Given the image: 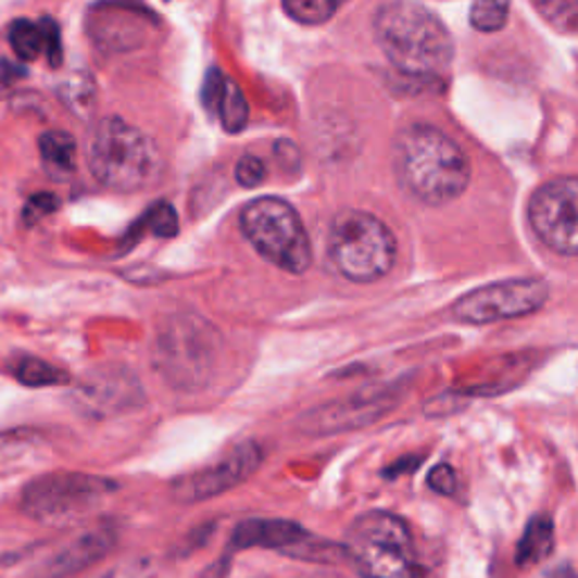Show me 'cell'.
<instances>
[{
  "label": "cell",
  "mask_w": 578,
  "mask_h": 578,
  "mask_svg": "<svg viewBox=\"0 0 578 578\" xmlns=\"http://www.w3.org/2000/svg\"><path fill=\"white\" fill-rule=\"evenodd\" d=\"M554 549V523L552 517L536 515L527 525L523 538L515 549V563L517 567H531L544 561Z\"/></svg>",
  "instance_id": "17"
},
{
  "label": "cell",
  "mask_w": 578,
  "mask_h": 578,
  "mask_svg": "<svg viewBox=\"0 0 578 578\" xmlns=\"http://www.w3.org/2000/svg\"><path fill=\"white\" fill-rule=\"evenodd\" d=\"M201 102L206 111L217 115L224 131L240 134L249 123V104L240 86L219 73V68H211L204 86H201Z\"/></svg>",
  "instance_id": "16"
},
{
  "label": "cell",
  "mask_w": 578,
  "mask_h": 578,
  "mask_svg": "<svg viewBox=\"0 0 578 578\" xmlns=\"http://www.w3.org/2000/svg\"><path fill=\"white\" fill-rule=\"evenodd\" d=\"M328 255L343 278L375 282L393 269L398 244L380 217L364 211H343L330 224Z\"/></svg>",
  "instance_id": "6"
},
{
  "label": "cell",
  "mask_w": 578,
  "mask_h": 578,
  "mask_svg": "<svg viewBox=\"0 0 578 578\" xmlns=\"http://www.w3.org/2000/svg\"><path fill=\"white\" fill-rule=\"evenodd\" d=\"M118 540V531L109 525H98L68 540L46 565V578H66L102 561Z\"/></svg>",
  "instance_id": "13"
},
{
  "label": "cell",
  "mask_w": 578,
  "mask_h": 578,
  "mask_svg": "<svg viewBox=\"0 0 578 578\" xmlns=\"http://www.w3.org/2000/svg\"><path fill=\"white\" fill-rule=\"evenodd\" d=\"M343 554L362 578H425L404 519L387 511L360 515L343 536Z\"/></svg>",
  "instance_id": "4"
},
{
  "label": "cell",
  "mask_w": 578,
  "mask_h": 578,
  "mask_svg": "<svg viewBox=\"0 0 578 578\" xmlns=\"http://www.w3.org/2000/svg\"><path fill=\"white\" fill-rule=\"evenodd\" d=\"M93 578H156V565L150 558H129L113 563Z\"/></svg>",
  "instance_id": "25"
},
{
  "label": "cell",
  "mask_w": 578,
  "mask_h": 578,
  "mask_svg": "<svg viewBox=\"0 0 578 578\" xmlns=\"http://www.w3.org/2000/svg\"><path fill=\"white\" fill-rule=\"evenodd\" d=\"M142 224H148L152 234L161 236V238L177 236V230H179L177 213L167 204V201H159L156 206H152L148 213H144Z\"/></svg>",
  "instance_id": "24"
},
{
  "label": "cell",
  "mask_w": 578,
  "mask_h": 578,
  "mask_svg": "<svg viewBox=\"0 0 578 578\" xmlns=\"http://www.w3.org/2000/svg\"><path fill=\"white\" fill-rule=\"evenodd\" d=\"M508 3H495V0H479L470 8V25L479 33H498L508 21Z\"/></svg>",
  "instance_id": "23"
},
{
  "label": "cell",
  "mask_w": 578,
  "mask_h": 578,
  "mask_svg": "<svg viewBox=\"0 0 578 578\" xmlns=\"http://www.w3.org/2000/svg\"><path fill=\"white\" fill-rule=\"evenodd\" d=\"M312 533L305 531L301 525L292 523V519H244L234 531V540H230V549H274L278 554L292 556L297 549L310 538Z\"/></svg>",
  "instance_id": "15"
},
{
  "label": "cell",
  "mask_w": 578,
  "mask_h": 578,
  "mask_svg": "<svg viewBox=\"0 0 578 578\" xmlns=\"http://www.w3.org/2000/svg\"><path fill=\"white\" fill-rule=\"evenodd\" d=\"M43 30H46V56L52 68H60L64 60V46L60 37V25H56L50 16H43Z\"/></svg>",
  "instance_id": "28"
},
{
  "label": "cell",
  "mask_w": 578,
  "mask_h": 578,
  "mask_svg": "<svg viewBox=\"0 0 578 578\" xmlns=\"http://www.w3.org/2000/svg\"><path fill=\"white\" fill-rule=\"evenodd\" d=\"M86 161L98 184L115 192H138L159 184L163 156L156 142L123 118H102L86 144Z\"/></svg>",
  "instance_id": "3"
},
{
  "label": "cell",
  "mask_w": 578,
  "mask_h": 578,
  "mask_svg": "<svg viewBox=\"0 0 578 578\" xmlns=\"http://www.w3.org/2000/svg\"><path fill=\"white\" fill-rule=\"evenodd\" d=\"M549 299V287L540 278H511L477 287L452 305V316L461 324L483 326L542 310Z\"/></svg>",
  "instance_id": "9"
},
{
  "label": "cell",
  "mask_w": 578,
  "mask_h": 578,
  "mask_svg": "<svg viewBox=\"0 0 578 578\" xmlns=\"http://www.w3.org/2000/svg\"><path fill=\"white\" fill-rule=\"evenodd\" d=\"M263 450L257 443L244 441L236 445L215 464L188 473L172 483V498L181 504H197L213 500L244 483L263 464Z\"/></svg>",
  "instance_id": "11"
},
{
  "label": "cell",
  "mask_w": 578,
  "mask_h": 578,
  "mask_svg": "<svg viewBox=\"0 0 578 578\" xmlns=\"http://www.w3.org/2000/svg\"><path fill=\"white\" fill-rule=\"evenodd\" d=\"M118 483L84 473H50L41 475L23 488L21 508L27 517L43 525H71L75 519L96 511Z\"/></svg>",
  "instance_id": "8"
},
{
  "label": "cell",
  "mask_w": 578,
  "mask_h": 578,
  "mask_svg": "<svg viewBox=\"0 0 578 578\" xmlns=\"http://www.w3.org/2000/svg\"><path fill=\"white\" fill-rule=\"evenodd\" d=\"M236 179L242 188H257L267 179V167L257 156H242L236 165Z\"/></svg>",
  "instance_id": "26"
},
{
  "label": "cell",
  "mask_w": 578,
  "mask_h": 578,
  "mask_svg": "<svg viewBox=\"0 0 578 578\" xmlns=\"http://www.w3.org/2000/svg\"><path fill=\"white\" fill-rule=\"evenodd\" d=\"M533 8L554 30L578 37V0H542Z\"/></svg>",
  "instance_id": "21"
},
{
  "label": "cell",
  "mask_w": 578,
  "mask_h": 578,
  "mask_svg": "<svg viewBox=\"0 0 578 578\" xmlns=\"http://www.w3.org/2000/svg\"><path fill=\"white\" fill-rule=\"evenodd\" d=\"M10 43L23 62H35L39 54H46L43 21L37 23L27 18L14 21L10 27Z\"/></svg>",
  "instance_id": "19"
},
{
  "label": "cell",
  "mask_w": 578,
  "mask_h": 578,
  "mask_svg": "<svg viewBox=\"0 0 578 578\" xmlns=\"http://www.w3.org/2000/svg\"><path fill=\"white\" fill-rule=\"evenodd\" d=\"M393 169L400 186L427 206H445L470 186L466 152L439 127L416 123L393 140Z\"/></svg>",
  "instance_id": "1"
},
{
  "label": "cell",
  "mask_w": 578,
  "mask_h": 578,
  "mask_svg": "<svg viewBox=\"0 0 578 578\" xmlns=\"http://www.w3.org/2000/svg\"><path fill=\"white\" fill-rule=\"evenodd\" d=\"M156 16L136 5H98L89 14V35L102 50H134L150 39Z\"/></svg>",
  "instance_id": "12"
},
{
  "label": "cell",
  "mask_w": 578,
  "mask_h": 578,
  "mask_svg": "<svg viewBox=\"0 0 578 578\" xmlns=\"http://www.w3.org/2000/svg\"><path fill=\"white\" fill-rule=\"evenodd\" d=\"M549 578H578V571L571 569L569 565H563V567H554V571L549 574Z\"/></svg>",
  "instance_id": "30"
},
{
  "label": "cell",
  "mask_w": 578,
  "mask_h": 578,
  "mask_svg": "<svg viewBox=\"0 0 578 578\" xmlns=\"http://www.w3.org/2000/svg\"><path fill=\"white\" fill-rule=\"evenodd\" d=\"M39 154L52 172H73L77 163V142L68 131L50 129L39 136Z\"/></svg>",
  "instance_id": "18"
},
{
  "label": "cell",
  "mask_w": 578,
  "mask_h": 578,
  "mask_svg": "<svg viewBox=\"0 0 578 578\" xmlns=\"http://www.w3.org/2000/svg\"><path fill=\"white\" fill-rule=\"evenodd\" d=\"M222 339L213 324L197 314H175L159 326L152 360L165 382L181 391H197L213 378Z\"/></svg>",
  "instance_id": "5"
},
{
  "label": "cell",
  "mask_w": 578,
  "mask_h": 578,
  "mask_svg": "<svg viewBox=\"0 0 578 578\" xmlns=\"http://www.w3.org/2000/svg\"><path fill=\"white\" fill-rule=\"evenodd\" d=\"M339 10L332 0H285L282 12L301 25H322Z\"/></svg>",
  "instance_id": "22"
},
{
  "label": "cell",
  "mask_w": 578,
  "mask_h": 578,
  "mask_svg": "<svg viewBox=\"0 0 578 578\" xmlns=\"http://www.w3.org/2000/svg\"><path fill=\"white\" fill-rule=\"evenodd\" d=\"M240 226L251 247L272 265L289 274H305L312 265L307 230L292 204L278 197L255 199L242 211Z\"/></svg>",
  "instance_id": "7"
},
{
  "label": "cell",
  "mask_w": 578,
  "mask_h": 578,
  "mask_svg": "<svg viewBox=\"0 0 578 578\" xmlns=\"http://www.w3.org/2000/svg\"><path fill=\"white\" fill-rule=\"evenodd\" d=\"M427 483L431 486V490H437L439 495H454L456 488H458V479H456V473L454 468H450L448 464H441L434 468L427 477Z\"/></svg>",
  "instance_id": "29"
},
{
  "label": "cell",
  "mask_w": 578,
  "mask_h": 578,
  "mask_svg": "<svg viewBox=\"0 0 578 578\" xmlns=\"http://www.w3.org/2000/svg\"><path fill=\"white\" fill-rule=\"evenodd\" d=\"M12 373L16 375V380L27 387H54L66 382V373L56 366L37 360V357H23L14 364Z\"/></svg>",
  "instance_id": "20"
},
{
  "label": "cell",
  "mask_w": 578,
  "mask_h": 578,
  "mask_svg": "<svg viewBox=\"0 0 578 578\" xmlns=\"http://www.w3.org/2000/svg\"><path fill=\"white\" fill-rule=\"evenodd\" d=\"M387 398L370 395V398H353L343 402H332L326 407L314 410L301 418V429L307 434H330L366 425L375 418H380L387 410Z\"/></svg>",
  "instance_id": "14"
},
{
  "label": "cell",
  "mask_w": 578,
  "mask_h": 578,
  "mask_svg": "<svg viewBox=\"0 0 578 578\" xmlns=\"http://www.w3.org/2000/svg\"><path fill=\"white\" fill-rule=\"evenodd\" d=\"M375 41L404 75L437 77L454 62V41L445 23L412 0H391L375 10Z\"/></svg>",
  "instance_id": "2"
},
{
  "label": "cell",
  "mask_w": 578,
  "mask_h": 578,
  "mask_svg": "<svg viewBox=\"0 0 578 578\" xmlns=\"http://www.w3.org/2000/svg\"><path fill=\"white\" fill-rule=\"evenodd\" d=\"M56 209H60V199H56L54 194H48V192H39V194H33L30 199H27L25 204V211H23V217H25V224H37L39 219H43L46 215L54 213Z\"/></svg>",
  "instance_id": "27"
},
{
  "label": "cell",
  "mask_w": 578,
  "mask_h": 578,
  "mask_svg": "<svg viewBox=\"0 0 578 578\" xmlns=\"http://www.w3.org/2000/svg\"><path fill=\"white\" fill-rule=\"evenodd\" d=\"M538 240L558 255H578V177H561L540 186L527 206Z\"/></svg>",
  "instance_id": "10"
}]
</instances>
